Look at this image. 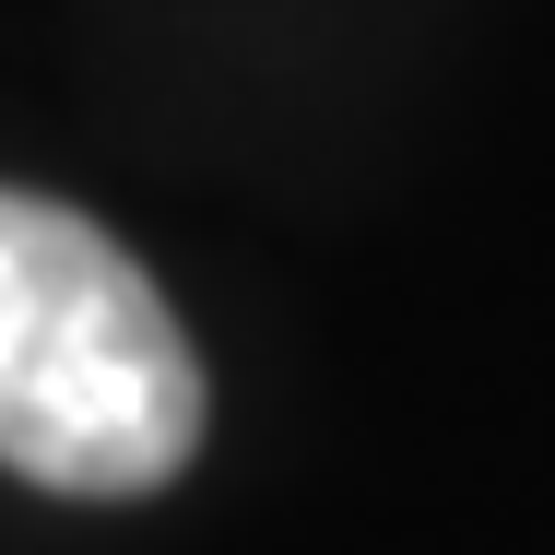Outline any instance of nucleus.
Here are the masks:
<instances>
[{"label": "nucleus", "instance_id": "nucleus-1", "mask_svg": "<svg viewBox=\"0 0 555 555\" xmlns=\"http://www.w3.org/2000/svg\"><path fill=\"white\" fill-rule=\"evenodd\" d=\"M202 354L72 202L0 190V461L48 496H154L202 449Z\"/></svg>", "mask_w": 555, "mask_h": 555}]
</instances>
